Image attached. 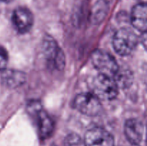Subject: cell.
Masks as SVG:
<instances>
[{
	"mask_svg": "<svg viewBox=\"0 0 147 146\" xmlns=\"http://www.w3.org/2000/svg\"><path fill=\"white\" fill-rule=\"evenodd\" d=\"M27 113L37 125L39 135L42 139L47 138L54 131V122L39 101H32L27 104Z\"/></svg>",
	"mask_w": 147,
	"mask_h": 146,
	"instance_id": "1",
	"label": "cell"
},
{
	"mask_svg": "<svg viewBox=\"0 0 147 146\" xmlns=\"http://www.w3.org/2000/svg\"><path fill=\"white\" fill-rule=\"evenodd\" d=\"M136 34L128 28L119 29L113 37V47L121 56H128L136 49L138 44Z\"/></svg>",
	"mask_w": 147,
	"mask_h": 146,
	"instance_id": "2",
	"label": "cell"
},
{
	"mask_svg": "<svg viewBox=\"0 0 147 146\" xmlns=\"http://www.w3.org/2000/svg\"><path fill=\"white\" fill-rule=\"evenodd\" d=\"M93 94L99 100H112L116 98L119 92V87L112 77L99 74L92 82Z\"/></svg>",
	"mask_w": 147,
	"mask_h": 146,
	"instance_id": "3",
	"label": "cell"
},
{
	"mask_svg": "<svg viewBox=\"0 0 147 146\" xmlns=\"http://www.w3.org/2000/svg\"><path fill=\"white\" fill-rule=\"evenodd\" d=\"M43 54L49 67L62 70L65 65V57L57 42L50 36H46L42 44Z\"/></svg>",
	"mask_w": 147,
	"mask_h": 146,
	"instance_id": "4",
	"label": "cell"
},
{
	"mask_svg": "<svg viewBox=\"0 0 147 146\" xmlns=\"http://www.w3.org/2000/svg\"><path fill=\"white\" fill-rule=\"evenodd\" d=\"M90 60L93 65L100 74L113 77L119 69L116 59L104 50H95L92 53Z\"/></svg>",
	"mask_w": 147,
	"mask_h": 146,
	"instance_id": "5",
	"label": "cell"
},
{
	"mask_svg": "<svg viewBox=\"0 0 147 146\" xmlns=\"http://www.w3.org/2000/svg\"><path fill=\"white\" fill-rule=\"evenodd\" d=\"M74 107L82 114L95 117L101 112L100 100L93 93L83 92L78 94L73 102Z\"/></svg>",
	"mask_w": 147,
	"mask_h": 146,
	"instance_id": "6",
	"label": "cell"
},
{
	"mask_svg": "<svg viewBox=\"0 0 147 146\" xmlns=\"http://www.w3.org/2000/svg\"><path fill=\"white\" fill-rule=\"evenodd\" d=\"M83 140L85 146H114V139L111 134L99 127L88 130Z\"/></svg>",
	"mask_w": 147,
	"mask_h": 146,
	"instance_id": "7",
	"label": "cell"
},
{
	"mask_svg": "<svg viewBox=\"0 0 147 146\" xmlns=\"http://www.w3.org/2000/svg\"><path fill=\"white\" fill-rule=\"evenodd\" d=\"M11 21L15 29L20 34L27 33L33 25V15L25 7H18L14 11Z\"/></svg>",
	"mask_w": 147,
	"mask_h": 146,
	"instance_id": "8",
	"label": "cell"
},
{
	"mask_svg": "<svg viewBox=\"0 0 147 146\" xmlns=\"http://www.w3.org/2000/svg\"><path fill=\"white\" fill-rule=\"evenodd\" d=\"M144 125L138 119H129L124 125V133L126 138L133 145H138L142 140Z\"/></svg>",
	"mask_w": 147,
	"mask_h": 146,
	"instance_id": "9",
	"label": "cell"
},
{
	"mask_svg": "<svg viewBox=\"0 0 147 146\" xmlns=\"http://www.w3.org/2000/svg\"><path fill=\"white\" fill-rule=\"evenodd\" d=\"M146 4L139 3L134 6L131 15V21L136 29L142 33L146 32Z\"/></svg>",
	"mask_w": 147,
	"mask_h": 146,
	"instance_id": "10",
	"label": "cell"
},
{
	"mask_svg": "<svg viewBox=\"0 0 147 146\" xmlns=\"http://www.w3.org/2000/svg\"><path fill=\"white\" fill-rule=\"evenodd\" d=\"M1 80L3 83L10 88H17L25 83L27 77L24 72L17 70H7L2 71Z\"/></svg>",
	"mask_w": 147,
	"mask_h": 146,
	"instance_id": "11",
	"label": "cell"
},
{
	"mask_svg": "<svg viewBox=\"0 0 147 146\" xmlns=\"http://www.w3.org/2000/svg\"><path fill=\"white\" fill-rule=\"evenodd\" d=\"M109 4L106 0H98L95 3L90 11V20L95 24L103 21L108 14Z\"/></svg>",
	"mask_w": 147,
	"mask_h": 146,
	"instance_id": "12",
	"label": "cell"
},
{
	"mask_svg": "<svg viewBox=\"0 0 147 146\" xmlns=\"http://www.w3.org/2000/svg\"><path fill=\"white\" fill-rule=\"evenodd\" d=\"M113 78L114 79L118 87H121L122 88L129 87L133 81V75L130 70H120V68L114 74Z\"/></svg>",
	"mask_w": 147,
	"mask_h": 146,
	"instance_id": "13",
	"label": "cell"
},
{
	"mask_svg": "<svg viewBox=\"0 0 147 146\" xmlns=\"http://www.w3.org/2000/svg\"><path fill=\"white\" fill-rule=\"evenodd\" d=\"M64 146H85L84 140L76 133H70L65 137Z\"/></svg>",
	"mask_w": 147,
	"mask_h": 146,
	"instance_id": "14",
	"label": "cell"
},
{
	"mask_svg": "<svg viewBox=\"0 0 147 146\" xmlns=\"http://www.w3.org/2000/svg\"><path fill=\"white\" fill-rule=\"evenodd\" d=\"M8 53L4 47L0 46V71L5 70L8 64Z\"/></svg>",
	"mask_w": 147,
	"mask_h": 146,
	"instance_id": "15",
	"label": "cell"
},
{
	"mask_svg": "<svg viewBox=\"0 0 147 146\" xmlns=\"http://www.w3.org/2000/svg\"><path fill=\"white\" fill-rule=\"evenodd\" d=\"M1 1H2V2H5V3H9V2H11V1H12L13 0H0Z\"/></svg>",
	"mask_w": 147,
	"mask_h": 146,
	"instance_id": "16",
	"label": "cell"
}]
</instances>
